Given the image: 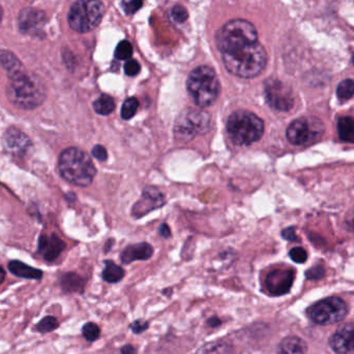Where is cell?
I'll return each instance as SVG.
<instances>
[{
    "instance_id": "obj_1",
    "label": "cell",
    "mask_w": 354,
    "mask_h": 354,
    "mask_svg": "<svg viewBox=\"0 0 354 354\" xmlns=\"http://www.w3.org/2000/svg\"><path fill=\"white\" fill-rule=\"evenodd\" d=\"M221 54L226 70L239 78L250 79L258 76L268 64L266 49L258 41Z\"/></svg>"
},
{
    "instance_id": "obj_2",
    "label": "cell",
    "mask_w": 354,
    "mask_h": 354,
    "mask_svg": "<svg viewBox=\"0 0 354 354\" xmlns=\"http://www.w3.org/2000/svg\"><path fill=\"white\" fill-rule=\"evenodd\" d=\"M10 82L6 86V97L10 103L20 109L31 110L43 104L46 89L41 79L28 74L24 70L8 77Z\"/></svg>"
},
{
    "instance_id": "obj_3",
    "label": "cell",
    "mask_w": 354,
    "mask_h": 354,
    "mask_svg": "<svg viewBox=\"0 0 354 354\" xmlns=\"http://www.w3.org/2000/svg\"><path fill=\"white\" fill-rule=\"evenodd\" d=\"M58 170L66 181L78 187L91 185L97 174L91 157L77 147H70L60 153Z\"/></svg>"
},
{
    "instance_id": "obj_4",
    "label": "cell",
    "mask_w": 354,
    "mask_h": 354,
    "mask_svg": "<svg viewBox=\"0 0 354 354\" xmlns=\"http://www.w3.org/2000/svg\"><path fill=\"white\" fill-rule=\"evenodd\" d=\"M187 88L196 105L201 108L209 107L220 95V80L214 68L207 66H198L189 75Z\"/></svg>"
},
{
    "instance_id": "obj_5",
    "label": "cell",
    "mask_w": 354,
    "mask_h": 354,
    "mask_svg": "<svg viewBox=\"0 0 354 354\" xmlns=\"http://www.w3.org/2000/svg\"><path fill=\"white\" fill-rule=\"evenodd\" d=\"M227 132L234 145H251L263 135L264 122L252 112L239 110L229 116Z\"/></svg>"
},
{
    "instance_id": "obj_6",
    "label": "cell",
    "mask_w": 354,
    "mask_h": 354,
    "mask_svg": "<svg viewBox=\"0 0 354 354\" xmlns=\"http://www.w3.org/2000/svg\"><path fill=\"white\" fill-rule=\"evenodd\" d=\"M258 41L257 29L245 19H233L216 33V43L221 53Z\"/></svg>"
},
{
    "instance_id": "obj_7",
    "label": "cell",
    "mask_w": 354,
    "mask_h": 354,
    "mask_svg": "<svg viewBox=\"0 0 354 354\" xmlns=\"http://www.w3.org/2000/svg\"><path fill=\"white\" fill-rule=\"evenodd\" d=\"M104 14L105 6L101 0H77L68 12V24L77 32H89L99 26Z\"/></svg>"
},
{
    "instance_id": "obj_8",
    "label": "cell",
    "mask_w": 354,
    "mask_h": 354,
    "mask_svg": "<svg viewBox=\"0 0 354 354\" xmlns=\"http://www.w3.org/2000/svg\"><path fill=\"white\" fill-rule=\"evenodd\" d=\"M212 118L207 112L202 110H183L176 122L174 133L176 139L183 142H187L199 135H204L210 130Z\"/></svg>"
},
{
    "instance_id": "obj_9",
    "label": "cell",
    "mask_w": 354,
    "mask_h": 354,
    "mask_svg": "<svg viewBox=\"0 0 354 354\" xmlns=\"http://www.w3.org/2000/svg\"><path fill=\"white\" fill-rule=\"evenodd\" d=\"M346 314V304L339 297L322 299L308 309L310 319L322 326L337 324L344 319Z\"/></svg>"
},
{
    "instance_id": "obj_10",
    "label": "cell",
    "mask_w": 354,
    "mask_h": 354,
    "mask_svg": "<svg viewBox=\"0 0 354 354\" xmlns=\"http://www.w3.org/2000/svg\"><path fill=\"white\" fill-rule=\"evenodd\" d=\"M322 126L317 120L297 118L293 120L286 131L287 139L293 145H305L313 142L322 135Z\"/></svg>"
},
{
    "instance_id": "obj_11",
    "label": "cell",
    "mask_w": 354,
    "mask_h": 354,
    "mask_svg": "<svg viewBox=\"0 0 354 354\" xmlns=\"http://www.w3.org/2000/svg\"><path fill=\"white\" fill-rule=\"evenodd\" d=\"M264 91H266V101L272 109L287 112L292 109L295 106L292 91L282 81L270 79L266 82Z\"/></svg>"
},
{
    "instance_id": "obj_12",
    "label": "cell",
    "mask_w": 354,
    "mask_h": 354,
    "mask_svg": "<svg viewBox=\"0 0 354 354\" xmlns=\"http://www.w3.org/2000/svg\"><path fill=\"white\" fill-rule=\"evenodd\" d=\"M295 272L291 268H279L272 270L266 279V286L272 295H286L295 281Z\"/></svg>"
},
{
    "instance_id": "obj_13",
    "label": "cell",
    "mask_w": 354,
    "mask_h": 354,
    "mask_svg": "<svg viewBox=\"0 0 354 354\" xmlns=\"http://www.w3.org/2000/svg\"><path fill=\"white\" fill-rule=\"evenodd\" d=\"M18 23L19 28L23 33H39L46 23L45 12L37 8H24L19 15Z\"/></svg>"
},
{
    "instance_id": "obj_14",
    "label": "cell",
    "mask_w": 354,
    "mask_h": 354,
    "mask_svg": "<svg viewBox=\"0 0 354 354\" xmlns=\"http://www.w3.org/2000/svg\"><path fill=\"white\" fill-rule=\"evenodd\" d=\"M330 345L337 354H354V324L341 326L330 338Z\"/></svg>"
},
{
    "instance_id": "obj_15",
    "label": "cell",
    "mask_w": 354,
    "mask_h": 354,
    "mask_svg": "<svg viewBox=\"0 0 354 354\" xmlns=\"http://www.w3.org/2000/svg\"><path fill=\"white\" fill-rule=\"evenodd\" d=\"M164 203H165V199H164L163 194L159 189L153 187H145L143 189L142 199L138 203L135 204L133 214L137 218H140L151 210L161 207Z\"/></svg>"
},
{
    "instance_id": "obj_16",
    "label": "cell",
    "mask_w": 354,
    "mask_h": 354,
    "mask_svg": "<svg viewBox=\"0 0 354 354\" xmlns=\"http://www.w3.org/2000/svg\"><path fill=\"white\" fill-rule=\"evenodd\" d=\"M3 147L10 155L20 157L30 149L31 142L28 137L18 129L12 128L6 131L3 137Z\"/></svg>"
},
{
    "instance_id": "obj_17",
    "label": "cell",
    "mask_w": 354,
    "mask_h": 354,
    "mask_svg": "<svg viewBox=\"0 0 354 354\" xmlns=\"http://www.w3.org/2000/svg\"><path fill=\"white\" fill-rule=\"evenodd\" d=\"M64 248H66V243L57 235L52 234L51 236L41 235L39 237V252L43 254L44 258L47 261L55 260L64 251Z\"/></svg>"
},
{
    "instance_id": "obj_18",
    "label": "cell",
    "mask_w": 354,
    "mask_h": 354,
    "mask_svg": "<svg viewBox=\"0 0 354 354\" xmlns=\"http://www.w3.org/2000/svg\"><path fill=\"white\" fill-rule=\"evenodd\" d=\"M153 250L147 243L129 245L122 254V261L129 264L136 260H147L153 256Z\"/></svg>"
},
{
    "instance_id": "obj_19",
    "label": "cell",
    "mask_w": 354,
    "mask_h": 354,
    "mask_svg": "<svg viewBox=\"0 0 354 354\" xmlns=\"http://www.w3.org/2000/svg\"><path fill=\"white\" fill-rule=\"evenodd\" d=\"M8 270L15 276L20 277V278L31 279V280H41L43 277V272L37 268H31L23 262L14 260L8 263Z\"/></svg>"
},
{
    "instance_id": "obj_20",
    "label": "cell",
    "mask_w": 354,
    "mask_h": 354,
    "mask_svg": "<svg viewBox=\"0 0 354 354\" xmlns=\"http://www.w3.org/2000/svg\"><path fill=\"white\" fill-rule=\"evenodd\" d=\"M279 354H306L307 344L299 337H288L281 342Z\"/></svg>"
},
{
    "instance_id": "obj_21",
    "label": "cell",
    "mask_w": 354,
    "mask_h": 354,
    "mask_svg": "<svg viewBox=\"0 0 354 354\" xmlns=\"http://www.w3.org/2000/svg\"><path fill=\"white\" fill-rule=\"evenodd\" d=\"M0 66L6 71L8 77L24 70L20 60L10 51H0Z\"/></svg>"
},
{
    "instance_id": "obj_22",
    "label": "cell",
    "mask_w": 354,
    "mask_h": 354,
    "mask_svg": "<svg viewBox=\"0 0 354 354\" xmlns=\"http://www.w3.org/2000/svg\"><path fill=\"white\" fill-rule=\"evenodd\" d=\"M338 134L341 140L354 145V120L349 116H342L338 120Z\"/></svg>"
},
{
    "instance_id": "obj_23",
    "label": "cell",
    "mask_w": 354,
    "mask_h": 354,
    "mask_svg": "<svg viewBox=\"0 0 354 354\" xmlns=\"http://www.w3.org/2000/svg\"><path fill=\"white\" fill-rule=\"evenodd\" d=\"M102 276L106 282L118 283L124 278V270L118 264L108 260L105 262V270H103Z\"/></svg>"
},
{
    "instance_id": "obj_24",
    "label": "cell",
    "mask_w": 354,
    "mask_h": 354,
    "mask_svg": "<svg viewBox=\"0 0 354 354\" xmlns=\"http://www.w3.org/2000/svg\"><path fill=\"white\" fill-rule=\"evenodd\" d=\"M62 286L64 291L68 292H77L81 291L84 287V280L78 274H66L62 279Z\"/></svg>"
},
{
    "instance_id": "obj_25",
    "label": "cell",
    "mask_w": 354,
    "mask_h": 354,
    "mask_svg": "<svg viewBox=\"0 0 354 354\" xmlns=\"http://www.w3.org/2000/svg\"><path fill=\"white\" fill-rule=\"evenodd\" d=\"M93 109L100 115H109L115 109V102L110 95H102L93 103Z\"/></svg>"
},
{
    "instance_id": "obj_26",
    "label": "cell",
    "mask_w": 354,
    "mask_h": 354,
    "mask_svg": "<svg viewBox=\"0 0 354 354\" xmlns=\"http://www.w3.org/2000/svg\"><path fill=\"white\" fill-rule=\"evenodd\" d=\"M232 347L223 341L208 343L205 346L200 349L198 354H232Z\"/></svg>"
},
{
    "instance_id": "obj_27",
    "label": "cell",
    "mask_w": 354,
    "mask_h": 354,
    "mask_svg": "<svg viewBox=\"0 0 354 354\" xmlns=\"http://www.w3.org/2000/svg\"><path fill=\"white\" fill-rule=\"evenodd\" d=\"M337 95L341 101H348L354 95V81L351 79L343 80L337 87Z\"/></svg>"
},
{
    "instance_id": "obj_28",
    "label": "cell",
    "mask_w": 354,
    "mask_h": 354,
    "mask_svg": "<svg viewBox=\"0 0 354 354\" xmlns=\"http://www.w3.org/2000/svg\"><path fill=\"white\" fill-rule=\"evenodd\" d=\"M139 107V101L136 97H129L122 104V120H131L136 114Z\"/></svg>"
},
{
    "instance_id": "obj_29",
    "label": "cell",
    "mask_w": 354,
    "mask_h": 354,
    "mask_svg": "<svg viewBox=\"0 0 354 354\" xmlns=\"http://www.w3.org/2000/svg\"><path fill=\"white\" fill-rule=\"evenodd\" d=\"M133 46L129 41H122L115 49V57L120 60H128L132 57Z\"/></svg>"
},
{
    "instance_id": "obj_30",
    "label": "cell",
    "mask_w": 354,
    "mask_h": 354,
    "mask_svg": "<svg viewBox=\"0 0 354 354\" xmlns=\"http://www.w3.org/2000/svg\"><path fill=\"white\" fill-rule=\"evenodd\" d=\"M82 333L83 336H84L87 341L93 342V341L99 339L100 335H101V330H100L97 324H93V322H88V324L83 326Z\"/></svg>"
},
{
    "instance_id": "obj_31",
    "label": "cell",
    "mask_w": 354,
    "mask_h": 354,
    "mask_svg": "<svg viewBox=\"0 0 354 354\" xmlns=\"http://www.w3.org/2000/svg\"><path fill=\"white\" fill-rule=\"evenodd\" d=\"M58 328V322L56 318L52 317V316H48V317L41 319L39 324H37V330L39 333H49L52 330H56Z\"/></svg>"
},
{
    "instance_id": "obj_32",
    "label": "cell",
    "mask_w": 354,
    "mask_h": 354,
    "mask_svg": "<svg viewBox=\"0 0 354 354\" xmlns=\"http://www.w3.org/2000/svg\"><path fill=\"white\" fill-rule=\"evenodd\" d=\"M289 256H290L291 259L297 262V263H305L308 259L307 251L301 247L291 249L290 252H289Z\"/></svg>"
},
{
    "instance_id": "obj_33",
    "label": "cell",
    "mask_w": 354,
    "mask_h": 354,
    "mask_svg": "<svg viewBox=\"0 0 354 354\" xmlns=\"http://www.w3.org/2000/svg\"><path fill=\"white\" fill-rule=\"evenodd\" d=\"M187 10H185L183 6H176L171 10V17L174 21L177 23H183L187 21Z\"/></svg>"
},
{
    "instance_id": "obj_34",
    "label": "cell",
    "mask_w": 354,
    "mask_h": 354,
    "mask_svg": "<svg viewBox=\"0 0 354 354\" xmlns=\"http://www.w3.org/2000/svg\"><path fill=\"white\" fill-rule=\"evenodd\" d=\"M141 66L137 60L130 59L124 64V73L130 77H135L140 73Z\"/></svg>"
},
{
    "instance_id": "obj_35",
    "label": "cell",
    "mask_w": 354,
    "mask_h": 354,
    "mask_svg": "<svg viewBox=\"0 0 354 354\" xmlns=\"http://www.w3.org/2000/svg\"><path fill=\"white\" fill-rule=\"evenodd\" d=\"M143 6V0H131L129 2H124L122 6H124V12L128 15H133L135 12H138Z\"/></svg>"
},
{
    "instance_id": "obj_36",
    "label": "cell",
    "mask_w": 354,
    "mask_h": 354,
    "mask_svg": "<svg viewBox=\"0 0 354 354\" xmlns=\"http://www.w3.org/2000/svg\"><path fill=\"white\" fill-rule=\"evenodd\" d=\"M91 153H93V157L99 161L105 162L108 159L107 149L102 145H95Z\"/></svg>"
},
{
    "instance_id": "obj_37",
    "label": "cell",
    "mask_w": 354,
    "mask_h": 354,
    "mask_svg": "<svg viewBox=\"0 0 354 354\" xmlns=\"http://www.w3.org/2000/svg\"><path fill=\"white\" fill-rule=\"evenodd\" d=\"M306 276L308 279H314V280L322 279L324 276V268L320 266H314L306 272Z\"/></svg>"
},
{
    "instance_id": "obj_38",
    "label": "cell",
    "mask_w": 354,
    "mask_h": 354,
    "mask_svg": "<svg viewBox=\"0 0 354 354\" xmlns=\"http://www.w3.org/2000/svg\"><path fill=\"white\" fill-rule=\"evenodd\" d=\"M131 328L135 334H140V333L145 332L149 328V322H143V320H137V322H133L131 324Z\"/></svg>"
},
{
    "instance_id": "obj_39",
    "label": "cell",
    "mask_w": 354,
    "mask_h": 354,
    "mask_svg": "<svg viewBox=\"0 0 354 354\" xmlns=\"http://www.w3.org/2000/svg\"><path fill=\"white\" fill-rule=\"evenodd\" d=\"M283 239H286L289 241H297V233H295V227H288V228L284 229L282 231Z\"/></svg>"
},
{
    "instance_id": "obj_40",
    "label": "cell",
    "mask_w": 354,
    "mask_h": 354,
    "mask_svg": "<svg viewBox=\"0 0 354 354\" xmlns=\"http://www.w3.org/2000/svg\"><path fill=\"white\" fill-rule=\"evenodd\" d=\"M160 234H161V236L165 237V239H168L170 236L171 231H170L167 224L161 225V227H160Z\"/></svg>"
},
{
    "instance_id": "obj_41",
    "label": "cell",
    "mask_w": 354,
    "mask_h": 354,
    "mask_svg": "<svg viewBox=\"0 0 354 354\" xmlns=\"http://www.w3.org/2000/svg\"><path fill=\"white\" fill-rule=\"evenodd\" d=\"M346 225L347 228L349 230L353 231L354 232V210L348 214V216L346 218Z\"/></svg>"
},
{
    "instance_id": "obj_42",
    "label": "cell",
    "mask_w": 354,
    "mask_h": 354,
    "mask_svg": "<svg viewBox=\"0 0 354 354\" xmlns=\"http://www.w3.org/2000/svg\"><path fill=\"white\" fill-rule=\"evenodd\" d=\"M122 354H136V349L132 345H126L122 347Z\"/></svg>"
},
{
    "instance_id": "obj_43",
    "label": "cell",
    "mask_w": 354,
    "mask_h": 354,
    "mask_svg": "<svg viewBox=\"0 0 354 354\" xmlns=\"http://www.w3.org/2000/svg\"><path fill=\"white\" fill-rule=\"evenodd\" d=\"M208 324H209L210 326H218L221 324V320L218 319V318H212V319L208 320Z\"/></svg>"
},
{
    "instance_id": "obj_44",
    "label": "cell",
    "mask_w": 354,
    "mask_h": 354,
    "mask_svg": "<svg viewBox=\"0 0 354 354\" xmlns=\"http://www.w3.org/2000/svg\"><path fill=\"white\" fill-rule=\"evenodd\" d=\"M4 279H6V270L0 266V285L3 283Z\"/></svg>"
},
{
    "instance_id": "obj_45",
    "label": "cell",
    "mask_w": 354,
    "mask_h": 354,
    "mask_svg": "<svg viewBox=\"0 0 354 354\" xmlns=\"http://www.w3.org/2000/svg\"><path fill=\"white\" fill-rule=\"evenodd\" d=\"M1 18H2V10H1V8H0V21H1Z\"/></svg>"
},
{
    "instance_id": "obj_46",
    "label": "cell",
    "mask_w": 354,
    "mask_h": 354,
    "mask_svg": "<svg viewBox=\"0 0 354 354\" xmlns=\"http://www.w3.org/2000/svg\"><path fill=\"white\" fill-rule=\"evenodd\" d=\"M353 66H354V53H353Z\"/></svg>"
}]
</instances>
